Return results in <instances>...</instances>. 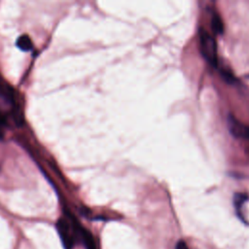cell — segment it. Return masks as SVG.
<instances>
[{"label": "cell", "mask_w": 249, "mask_h": 249, "mask_svg": "<svg viewBox=\"0 0 249 249\" xmlns=\"http://www.w3.org/2000/svg\"><path fill=\"white\" fill-rule=\"evenodd\" d=\"M198 36H199V50L202 56L205 58V60L208 61V63L216 67L218 63V53H217V44H216L215 38L202 28L199 30Z\"/></svg>", "instance_id": "1"}, {"label": "cell", "mask_w": 249, "mask_h": 249, "mask_svg": "<svg viewBox=\"0 0 249 249\" xmlns=\"http://www.w3.org/2000/svg\"><path fill=\"white\" fill-rule=\"evenodd\" d=\"M227 125L230 133L233 137L249 140V125L241 123L231 114L228 116Z\"/></svg>", "instance_id": "2"}, {"label": "cell", "mask_w": 249, "mask_h": 249, "mask_svg": "<svg viewBox=\"0 0 249 249\" xmlns=\"http://www.w3.org/2000/svg\"><path fill=\"white\" fill-rule=\"evenodd\" d=\"M56 228L65 249H72L75 238L71 224L65 219H59L56 224Z\"/></svg>", "instance_id": "3"}, {"label": "cell", "mask_w": 249, "mask_h": 249, "mask_svg": "<svg viewBox=\"0 0 249 249\" xmlns=\"http://www.w3.org/2000/svg\"><path fill=\"white\" fill-rule=\"evenodd\" d=\"M248 199V196L246 194H243V193H236L234 194L233 196V206H234V209H235V212H236V215L237 217L243 222L245 223V219L243 217V214H242V206L243 204L247 201Z\"/></svg>", "instance_id": "4"}, {"label": "cell", "mask_w": 249, "mask_h": 249, "mask_svg": "<svg viewBox=\"0 0 249 249\" xmlns=\"http://www.w3.org/2000/svg\"><path fill=\"white\" fill-rule=\"evenodd\" d=\"M16 45L17 47L23 51V52H28V51H31L32 48H33V43H32V40L31 38L27 35V34H22L20 35L17 42H16Z\"/></svg>", "instance_id": "5"}, {"label": "cell", "mask_w": 249, "mask_h": 249, "mask_svg": "<svg viewBox=\"0 0 249 249\" xmlns=\"http://www.w3.org/2000/svg\"><path fill=\"white\" fill-rule=\"evenodd\" d=\"M211 27L213 29V32L217 34H221L224 31L223 21L217 14H213L211 17Z\"/></svg>", "instance_id": "6"}, {"label": "cell", "mask_w": 249, "mask_h": 249, "mask_svg": "<svg viewBox=\"0 0 249 249\" xmlns=\"http://www.w3.org/2000/svg\"><path fill=\"white\" fill-rule=\"evenodd\" d=\"M5 127H6V120H5V117L3 116V114L0 111V139H2L3 136H4Z\"/></svg>", "instance_id": "7"}, {"label": "cell", "mask_w": 249, "mask_h": 249, "mask_svg": "<svg viewBox=\"0 0 249 249\" xmlns=\"http://www.w3.org/2000/svg\"><path fill=\"white\" fill-rule=\"evenodd\" d=\"M222 74H223V77H224V79L228 82V83H232L233 81H234V77L231 74V73H229V72H222Z\"/></svg>", "instance_id": "8"}, {"label": "cell", "mask_w": 249, "mask_h": 249, "mask_svg": "<svg viewBox=\"0 0 249 249\" xmlns=\"http://www.w3.org/2000/svg\"><path fill=\"white\" fill-rule=\"evenodd\" d=\"M175 249H189V247L184 240H179L175 244Z\"/></svg>", "instance_id": "9"}]
</instances>
